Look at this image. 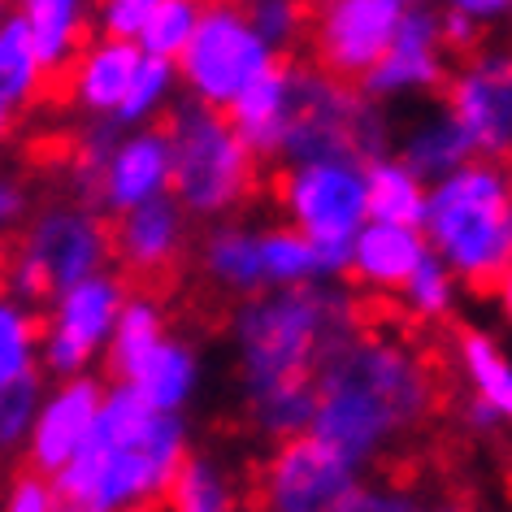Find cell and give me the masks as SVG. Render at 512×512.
I'll use <instances>...</instances> for the list:
<instances>
[{
    "label": "cell",
    "mask_w": 512,
    "mask_h": 512,
    "mask_svg": "<svg viewBox=\"0 0 512 512\" xmlns=\"http://www.w3.org/2000/svg\"><path fill=\"white\" fill-rule=\"evenodd\" d=\"M313 391L317 408L309 434L361 469L374 465L404 434H413L439 404V382L430 365L404 343L365 330H352L322 356Z\"/></svg>",
    "instance_id": "obj_1"
},
{
    "label": "cell",
    "mask_w": 512,
    "mask_h": 512,
    "mask_svg": "<svg viewBox=\"0 0 512 512\" xmlns=\"http://www.w3.org/2000/svg\"><path fill=\"white\" fill-rule=\"evenodd\" d=\"M187 452V413H161L139 400L126 382H113L100 395L83 447L53 473V486L61 504L74 512L157 508Z\"/></svg>",
    "instance_id": "obj_2"
},
{
    "label": "cell",
    "mask_w": 512,
    "mask_h": 512,
    "mask_svg": "<svg viewBox=\"0 0 512 512\" xmlns=\"http://www.w3.org/2000/svg\"><path fill=\"white\" fill-rule=\"evenodd\" d=\"M352 330H361V313L339 283L270 287L239 300L230 313V348L243 395L313 378L322 356Z\"/></svg>",
    "instance_id": "obj_3"
},
{
    "label": "cell",
    "mask_w": 512,
    "mask_h": 512,
    "mask_svg": "<svg viewBox=\"0 0 512 512\" xmlns=\"http://www.w3.org/2000/svg\"><path fill=\"white\" fill-rule=\"evenodd\" d=\"M421 235L460 287L491 291L512 265V165L469 157L434 178Z\"/></svg>",
    "instance_id": "obj_4"
},
{
    "label": "cell",
    "mask_w": 512,
    "mask_h": 512,
    "mask_svg": "<svg viewBox=\"0 0 512 512\" xmlns=\"http://www.w3.org/2000/svg\"><path fill=\"white\" fill-rule=\"evenodd\" d=\"M109 252V222L105 213L83 200H61L27 213L18 235L0 248V291L40 309L61 287L105 270Z\"/></svg>",
    "instance_id": "obj_5"
},
{
    "label": "cell",
    "mask_w": 512,
    "mask_h": 512,
    "mask_svg": "<svg viewBox=\"0 0 512 512\" xmlns=\"http://www.w3.org/2000/svg\"><path fill=\"white\" fill-rule=\"evenodd\" d=\"M165 135H170V196L183 204L187 217L222 222L252 196L256 157L222 109L174 100L165 113Z\"/></svg>",
    "instance_id": "obj_6"
},
{
    "label": "cell",
    "mask_w": 512,
    "mask_h": 512,
    "mask_svg": "<svg viewBox=\"0 0 512 512\" xmlns=\"http://www.w3.org/2000/svg\"><path fill=\"white\" fill-rule=\"evenodd\" d=\"M378 152H391V122L378 100H369L356 83H343L326 70L296 66V100H291V126L278 161H369Z\"/></svg>",
    "instance_id": "obj_7"
},
{
    "label": "cell",
    "mask_w": 512,
    "mask_h": 512,
    "mask_svg": "<svg viewBox=\"0 0 512 512\" xmlns=\"http://www.w3.org/2000/svg\"><path fill=\"white\" fill-rule=\"evenodd\" d=\"M274 61L278 53L252 27L248 5H239V0H209L187 48L174 57V70L187 100H200L209 109H226Z\"/></svg>",
    "instance_id": "obj_8"
},
{
    "label": "cell",
    "mask_w": 512,
    "mask_h": 512,
    "mask_svg": "<svg viewBox=\"0 0 512 512\" xmlns=\"http://www.w3.org/2000/svg\"><path fill=\"white\" fill-rule=\"evenodd\" d=\"M126 278L113 274L109 265L79 283L61 287L44 304L40 317V369L48 378H74L92 374L96 361H105L113 322L126 300Z\"/></svg>",
    "instance_id": "obj_9"
},
{
    "label": "cell",
    "mask_w": 512,
    "mask_h": 512,
    "mask_svg": "<svg viewBox=\"0 0 512 512\" xmlns=\"http://www.w3.org/2000/svg\"><path fill=\"white\" fill-rule=\"evenodd\" d=\"M365 478L361 465H352L343 452L322 443L317 434L274 443L256 473V504L265 512H343Z\"/></svg>",
    "instance_id": "obj_10"
},
{
    "label": "cell",
    "mask_w": 512,
    "mask_h": 512,
    "mask_svg": "<svg viewBox=\"0 0 512 512\" xmlns=\"http://www.w3.org/2000/svg\"><path fill=\"white\" fill-rule=\"evenodd\" d=\"M278 204L287 226L304 239L352 243V235L369 222L365 209V161L326 157V161H296L278 174Z\"/></svg>",
    "instance_id": "obj_11"
},
{
    "label": "cell",
    "mask_w": 512,
    "mask_h": 512,
    "mask_svg": "<svg viewBox=\"0 0 512 512\" xmlns=\"http://www.w3.org/2000/svg\"><path fill=\"white\" fill-rule=\"evenodd\" d=\"M443 109L465 131L473 157H512V44H478L443 79Z\"/></svg>",
    "instance_id": "obj_12"
},
{
    "label": "cell",
    "mask_w": 512,
    "mask_h": 512,
    "mask_svg": "<svg viewBox=\"0 0 512 512\" xmlns=\"http://www.w3.org/2000/svg\"><path fill=\"white\" fill-rule=\"evenodd\" d=\"M400 18V0H309V40L317 70L343 83H361L395 40Z\"/></svg>",
    "instance_id": "obj_13"
},
{
    "label": "cell",
    "mask_w": 512,
    "mask_h": 512,
    "mask_svg": "<svg viewBox=\"0 0 512 512\" xmlns=\"http://www.w3.org/2000/svg\"><path fill=\"white\" fill-rule=\"evenodd\" d=\"M447 53H452V48L443 44L439 9L434 5L404 9L400 27H395V40L387 44L378 66L356 87H361L369 100H378V105L434 96V92H443V79H447Z\"/></svg>",
    "instance_id": "obj_14"
},
{
    "label": "cell",
    "mask_w": 512,
    "mask_h": 512,
    "mask_svg": "<svg viewBox=\"0 0 512 512\" xmlns=\"http://www.w3.org/2000/svg\"><path fill=\"white\" fill-rule=\"evenodd\" d=\"M191 239V217L170 191L113 217L109 252L122 265V278H165L183 261Z\"/></svg>",
    "instance_id": "obj_15"
},
{
    "label": "cell",
    "mask_w": 512,
    "mask_h": 512,
    "mask_svg": "<svg viewBox=\"0 0 512 512\" xmlns=\"http://www.w3.org/2000/svg\"><path fill=\"white\" fill-rule=\"evenodd\" d=\"M100 395H105V382H100L96 374L57 378L53 387L40 395V408H35L27 447H22L27 469L53 478V473L66 465L74 452H79L87 430H92V421H96Z\"/></svg>",
    "instance_id": "obj_16"
},
{
    "label": "cell",
    "mask_w": 512,
    "mask_h": 512,
    "mask_svg": "<svg viewBox=\"0 0 512 512\" xmlns=\"http://www.w3.org/2000/svg\"><path fill=\"white\" fill-rule=\"evenodd\" d=\"M170 191V135L161 122L122 131L113 144L105 170H100L92 209L118 217L144 200H157Z\"/></svg>",
    "instance_id": "obj_17"
},
{
    "label": "cell",
    "mask_w": 512,
    "mask_h": 512,
    "mask_svg": "<svg viewBox=\"0 0 512 512\" xmlns=\"http://www.w3.org/2000/svg\"><path fill=\"white\" fill-rule=\"evenodd\" d=\"M139 61H144V53H139L135 40L96 35V40H87L79 53H74L66 74L57 79L61 96H66L83 118H109L113 122V113H118Z\"/></svg>",
    "instance_id": "obj_18"
},
{
    "label": "cell",
    "mask_w": 512,
    "mask_h": 512,
    "mask_svg": "<svg viewBox=\"0 0 512 512\" xmlns=\"http://www.w3.org/2000/svg\"><path fill=\"white\" fill-rule=\"evenodd\" d=\"M291 100H296V66L278 57L261 79H252L243 92L222 109L235 135L252 148L256 161H274L283 152L291 126Z\"/></svg>",
    "instance_id": "obj_19"
},
{
    "label": "cell",
    "mask_w": 512,
    "mask_h": 512,
    "mask_svg": "<svg viewBox=\"0 0 512 512\" xmlns=\"http://www.w3.org/2000/svg\"><path fill=\"white\" fill-rule=\"evenodd\" d=\"M426 252L430 243L421 235V226L374 222L369 217L348 243V278L361 291H374V296H395Z\"/></svg>",
    "instance_id": "obj_20"
},
{
    "label": "cell",
    "mask_w": 512,
    "mask_h": 512,
    "mask_svg": "<svg viewBox=\"0 0 512 512\" xmlns=\"http://www.w3.org/2000/svg\"><path fill=\"white\" fill-rule=\"evenodd\" d=\"M118 382H126L139 400L161 408V413H187L200 395L204 361H200V352H196L191 339L165 330V335L152 343V348L139 356Z\"/></svg>",
    "instance_id": "obj_21"
},
{
    "label": "cell",
    "mask_w": 512,
    "mask_h": 512,
    "mask_svg": "<svg viewBox=\"0 0 512 512\" xmlns=\"http://www.w3.org/2000/svg\"><path fill=\"white\" fill-rule=\"evenodd\" d=\"M200 270L217 291H226V296H235V300H248L256 291H265L256 226L230 222V217L213 222L200 243Z\"/></svg>",
    "instance_id": "obj_22"
},
{
    "label": "cell",
    "mask_w": 512,
    "mask_h": 512,
    "mask_svg": "<svg viewBox=\"0 0 512 512\" xmlns=\"http://www.w3.org/2000/svg\"><path fill=\"white\" fill-rule=\"evenodd\" d=\"M18 14L31 31V44L40 53L48 83H57L74 61V53L87 44L92 0H18Z\"/></svg>",
    "instance_id": "obj_23"
},
{
    "label": "cell",
    "mask_w": 512,
    "mask_h": 512,
    "mask_svg": "<svg viewBox=\"0 0 512 512\" xmlns=\"http://www.w3.org/2000/svg\"><path fill=\"white\" fill-rule=\"evenodd\" d=\"M452 352L473 400L491 404L495 417L512 426V356L504 343L482 326H460L452 339Z\"/></svg>",
    "instance_id": "obj_24"
},
{
    "label": "cell",
    "mask_w": 512,
    "mask_h": 512,
    "mask_svg": "<svg viewBox=\"0 0 512 512\" xmlns=\"http://www.w3.org/2000/svg\"><path fill=\"white\" fill-rule=\"evenodd\" d=\"M426 191L430 183L408 161L395 157V152H378V157L365 161V209L374 222L421 226V217H426Z\"/></svg>",
    "instance_id": "obj_25"
},
{
    "label": "cell",
    "mask_w": 512,
    "mask_h": 512,
    "mask_svg": "<svg viewBox=\"0 0 512 512\" xmlns=\"http://www.w3.org/2000/svg\"><path fill=\"white\" fill-rule=\"evenodd\" d=\"M395 157L413 165L426 183H434V178H443L447 170L465 165L473 157V148H469L465 131L452 122V113H447V109H430V113H421V118H413L404 126L400 152H395Z\"/></svg>",
    "instance_id": "obj_26"
},
{
    "label": "cell",
    "mask_w": 512,
    "mask_h": 512,
    "mask_svg": "<svg viewBox=\"0 0 512 512\" xmlns=\"http://www.w3.org/2000/svg\"><path fill=\"white\" fill-rule=\"evenodd\" d=\"M248 404V421L265 443H287L309 434L313 426V408H317V391L313 378H291V382H274L265 391L243 395Z\"/></svg>",
    "instance_id": "obj_27"
},
{
    "label": "cell",
    "mask_w": 512,
    "mask_h": 512,
    "mask_svg": "<svg viewBox=\"0 0 512 512\" xmlns=\"http://www.w3.org/2000/svg\"><path fill=\"white\" fill-rule=\"evenodd\" d=\"M165 512H235L239 491L230 469L209 452H187L178 465L170 491H165Z\"/></svg>",
    "instance_id": "obj_28"
},
{
    "label": "cell",
    "mask_w": 512,
    "mask_h": 512,
    "mask_svg": "<svg viewBox=\"0 0 512 512\" xmlns=\"http://www.w3.org/2000/svg\"><path fill=\"white\" fill-rule=\"evenodd\" d=\"M48 87V74L40 66V53L31 44V31L22 22L18 5L0 18V96L9 100L18 113L35 105Z\"/></svg>",
    "instance_id": "obj_29"
},
{
    "label": "cell",
    "mask_w": 512,
    "mask_h": 512,
    "mask_svg": "<svg viewBox=\"0 0 512 512\" xmlns=\"http://www.w3.org/2000/svg\"><path fill=\"white\" fill-rule=\"evenodd\" d=\"M170 322H165V309L157 296L148 291H126L122 309H118V322H113V335H109V348H105V365L113 378H122L139 356H144L152 343H157Z\"/></svg>",
    "instance_id": "obj_30"
},
{
    "label": "cell",
    "mask_w": 512,
    "mask_h": 512,
    "mask_svg": "<svg viewBox=\"0 0 512 512\" xmlns=\"http://www.w3.org/2000/svg\"><path fill=\"white\" fill-rule=\"evenodd\" d=\"M256 243H261V278L270 287H304L322 283L317 278V256L313 239H304L296 226H256Z\"/></svg>",
    "instance_id": "obj_31"
},
{
    "label": "cell",
    "mask_w": 512,
    "mask_h": 512,
    "mask_svg": "<svg viewBox=\"0 0 512 512\" xmlns=\"http://www.w3.org/2000/svg\"><path fill=\"white\" fill-rule=\"evenodd\" d=\"M178 70L174 61H161V57H144L135 70L131 87H126L118 113H113V122L122 126V131H135V126H152L157 118L170 113V105L178 100Z\"/></svg>",
    "instance_id": "obj_32"
},
{
    "label": "cell",
    "mask_w": 512,
    "mask_h": 512,
    "mask_svg": "<svg viewBox=\"0 0 512 512\" xmlns=\"http://www.w3.org/2000/svg\"><path fill=\"white\" fill-rule=\"evenodd\" d=\"M40 374V313L0 291V387Z\"/></svg>",
    "instance_id": "obj_33"
},
{
    "label": "cell",
    "mask_w": 512,
    "mask_h": 512,
    "mask_svg": "<svg viewBox=\"0 0 512 512\" xmlns=\"http://www.w3.org/2000/svg\"><path fill=\"white\" fill-rule=\"evenodd\" d=\"M404 304V313L413 322H426V326H439V322H452L456 317V304H460V283L456 274L447 270L434 252L421 256V265L408 274V283L395 291Z\"/></svg>",
    "instance_id": "obj_34"
},
{
    "label": "cell",
    "mask_w": 512,
    "mask_h": 512,
    "mask_svg": "<svg viewBox=\"0 0 512 512\" xmlns=\"http://www.w3.org/2000/svg\"><path fill=\"white\" fill-rule=\"evenodd\" d=\"M204 5H209V0H161V5H152L148 18L139 22V35H135L139 53L174 61L187 48L191 31H196V22L204 14Z\"/></svg>",
    "instance_id": "obj_35"
},
{
    "label": "cell",
    "mask_w": 512,
    "mask_h": 512,
    "mask_svg": "<svg viewBox=\"0 0 512 512\" xmlns=\"http://www.w3.org/2000/svg\"><path fill=\"white\" fill-rule=\"evenodd\" d=\"M40 395H44L40 374L5 382V387H0V460L18 456L22 447H27L35 408H40Z\"/></svg>",
    "instance_id": "obj_36"
},
{
    "label": "cell",
    "mask_w": 512,
    "mask_h": 512,
    "mask_svg": "<svg viewBox=\"0 0 512 512\" xmlns=\"http://www.w3.org/2000/svg\"><path fill=\"white\" fill-rule=\"evenodd\" d=\"M118 135H122L118 122L92 118V126H87V131L79 135V144H74V152H70V187H74V196H79L83 204H92L100 170H105V161H109L113 144H118Z\"/></svg>",
    "instance_id": "obj_37"
},
{
    "label": "cell",
    "mask_w": 512,
    "mask_h": 512,
    "mask_svg": "<svg viewBox=\"0 0 512 512\" xmlns=\"http://www.w3.org/2000/svg\"><path fill=\"white\" fill-rule=\"evenodd\" d=\"M248 18L261 31V40L283 57L296 44H304V35H309V0H252Z\"/></svg>",
    "instance_id": "obj_38"
},
{
    "label": "cell",
    "mask_w": 512,
    "mask_h": 512,
    "mask_svg": "<svg viewBox=\"0 0 512 512\" xmlns=\"http://www.w3.org/2000/svg\"><path fill=\"white\" fill-rule=\"evenodd\" d=\"M57 508H61V499H57L53 478L35 469L14 473V482L5 486V499H0V512H57Z\"/></svg>",
    "instance_id": "obj_39"
},
{
    "label": "cell",
    "mask_w": 512,
    "mask_h": 512,
    "mask_svg": "<svg viewBox=\"0 0 512 512\" xmlns=\"http://www.w3.org/2000/svg\"><path fill=\"white\" fill-rule=\"evenodd\" d=\"M343 512H421L417 491H408L400 482H356V491Z\"/></svg>",
    "instance_id": "obj_40"
},
{
    "label": "cell",
    "mask_w": 512,
    "mask_h": 512,
    "mask_svg": "<svg viewBox=\"0 0 512 512\" xmlns=\"http://www.w3.org/2000/svg\"><path fill=\"white\" fill-rule=\"evenodd\" d=\"M161 5V0H96L92 18L100 35H118V40H135L139 22L148 18V9Z\"/></svg>",
    "instance_id": "obj_41"
},
{
    "label": "cell",
    "mask_w": 512,
    "mask_h": 512,
    "mask_svg": "<svg viewBox=\"0 0 512 512\" xmlns=\"http://www.w3.org/2000/svg\"><path fill=\"white\" fill-rule=\"evenodd\" d=\"M27 213H31L27 187H22L18 178L0 174V248H5V243L18 235V226L27 222Z\"/></svg>",
    "instance_id": "obj_42"
},
{
    "label": "cell",
    "mask_w": 512,
    "mask_h": 512,
    "mask_svg": "<svg viewBox=\"0 0 512 512\" xmlns=\"http://www.w3.org/2000/svg\"><path fill=\"white\" fill-rule=\"evenodd\" d=\"M439 9H452V14L469 18L473 27H482V31L512 22V0H439Z\"/></svg>",
    "instance_id": "obj_43"
},
{
    "label": "cell",
    "mask_w": 512,
    "mask_h": 512,
    "mask_svg": "<svg viewBox=\"0 0 512 512\" xmlns=\"http://www.w3.org/2000/svg\"><path fill=\"white\" fill-rule=\"evenodd\" d=\"M439 27H443V44L456 48V53H473L482 44V27H473L469 18L452 14V9H439Z\"/></svg>",
    "instance_id": "obj_44"
},
{
    "label": "cell",
    "mask_w": 512,
    "mask_h": 512,
    "mask_svg": "<svg viewBox=\"0 0 512 512\" xmlns=\"http://www.w3.org/2000/svg\"><path fill=\"white\" fill-rule=\"evenodd\" d=\"M313 256H317V278H322V283L348 278V243H339V239L313 243Z\"/></svg>",
    "instance_id": "obj_45"
},
{
    "label": "cell",
    "mask_w": 512,
    "mask_h": 512,
    "mask_svg": "<svg viewBox=\"0 0 512 512\" xmlns=\"http://www.w3.org/2000/svg\"><path fill=\"white\" fill-rule=\"evenodd\" d=\"M460 417H465V426L473 430V434H495V430H504V421L495 417V408L491 404H482V400H465V408H460Z\"/></svg>",
    "instance_id": "obj_46"
},
{
    "label": "cell",
    "mask_w": 512,
    "mask_h": 512,
    "mask_svg": "<svg viewBox=\"0 0 512 512\" xmlns=\"http://www.w3.org/2000/svg\"><path fill=\"white\" fill-rule=\"evenodd\" d=\"M491 296H495V309H499V322H504L512 330V265L504 274H499V283L491 287Z\"/></svg>",
    "instance_id": "obj_47"
},
{
    "label": "cell",
    "mask_w": 512,
    "mask_h": 512,
    "mask_svg": "<svg viewBox=\"0 0 512 512\" xmlns=\"http://www.w3.org/2000/svg\"><path fill=\"white\" fill-rule=\"evenodd\" d=\"M14 122H18V109L9 105L5 96H0V144H5V139L14 135Z\"/></svg>",
    "instance_id": "obj_48"
},
{
    "label": "cell",
    "mask_w": 512,
    "mask_h": 512,
    "mask_svg": "<svg viewBox=\"0 0 512 512\" xmlns=\"http://www.w3.org/2000/svg\"><path fill=\"white\" fill-rule=\"evenodd\" d=\"M421 512H478L465 499H434V504H421Z\"/></svg>",
    "instance_id": "obj_49"
},
{
    "label": "cell",
    "mask_w": 512,
    "mask_h": 512,
    "mask_svg": "<svg viewBox=\"0 0 512 512\" xmlns=\"http://www.w3.org/2000/svg\"><path fill=\"white\" fill-rule=\"evenodd\" d=\"M404 9H421V5H434V0H400Z\"/></svg>",
    "instance_id": "obj_50"
},
{
    "label": "cell",
    "mask_w": 512,
    "mask_h": 512,
    "mask_svg": "<svg viewBox=\"0 0 512 512\" xmlns=\"http://www.w3.org/2000/svg\"><path fill=\"white\" fill-rule=\"evenodd\" d=\"M235 512H265V508H261V504H243V499H239V508H235Z\"/></svg>",
    "instance_id": "obj_51"
},
{
    "label": "cell",
    "mask_w": 512,
    "mask_h": 512,
    "mask_svg": "<svg viewBox=\"0 0 512 512\" xmlns=\"http://www.w3.org/2000/svg\"><path fill=\"white\" fill-rule=\"evenodd\" d=\"M57 512H74V508H66V504H61V508H57Z\"/></svg>",
    "instance_id": "obj_52"
},
{
    "label": "cell",
    "mask_w": 512,
    "mask_h": 512,
    "mask_svg": "<svg viewBox=\"0 0 512 512\" xmlns=\"http://www.w3.org/2000/svg\"><path fill=\"white\" fill-rule=\"evenodd\" d=\"M139 512H157V508H139Z\"/></svg>",
    "instance_id": "obj_53"
},
{
    "label": "cell",
    "mask_w": 512,
    "mask_h": 512,
    "mask_svg": "<svg viewBox=\"0 0 512 512\" xmlns=\"http://www.w3.org/2000/svg\"><path fill=\"white\" fill-rule=\"evenodd\" d=\"M239 5H252V0H239Z\"/></svg>",
    "instance_id": "obj_54"
}]
</instances>
